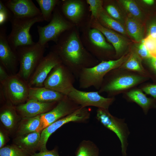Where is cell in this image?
Here are the masks:
<instances>
[{
	"label": "cell",
	"instance_id": "obj_36",
	"mask_svg": "<svg viewBox=\"0 0 156 156\" xmlns=\"http://www.w3.org/2000/svg\"><path fill=\"white\" fill-rule=\"evenodd\" d=\"M31 156H60L58 152V148L55 147L53 149L49 150L47 149L36 153Z\"/></svg>",
	"mask_w": 156,
	"mask_h": 156
},
{
	"label": "cell",
	"instance_id": "obj_32",
	"mask_svg": "<svg viewBox=\"0 0 156 156\" xmlns=\"http://www.w3.org/2000/svg\"><path fill=\"white\" fill-rule=\"evenodd\" d=\"M0 156H31L19 147L12 144L7 145L0 148Z\"/></svg>",
	"mask_w": 156,
	"mask_h": 156
},
{
	"label": "cell",
	"instance_id": "obj_35",
	"mask_svg": "<svg viewBox=\"0 0 156 156\" xmlns=\"http://www.w3.org/2000/svg\"><path fill=\"white\" fill-rule=\"evenodd\" d=\"M135 44L133 49L143 60L152 56L142 41Z\"/></svg>",
	"mask_w": 156,
	"mask_h": 156
},
{
	"label": "cell",
	"instance_id": "obj_30",
	"mask_svg": "<svg viewBox=\"0 0 156 156\" xmlns=\"http://www.w3.org/2000/svg\"><path fill=\"white\" fill-rule=\"evenodd\" d=\"M118 2L121 5L129 15L140 21L142 17L141 11L135 2L132 0H120Z\"/></svg>",
	"mask_w": 156,
	"mask_h": 156
},
{
	"label": "cell",
	"instance_id": "obj_24",
	"mask_svg": "<svg viewBox=\"0 0 156 156\" xmlns=\"http://www.w3.org/2000/svg\"><path fill=\"white\" fill-rule=\"evenodd\" d=\"M40 115L34 117L21 118L14 133L15 137L36 131L40 132Z\"/></svg>",
	"mask_w": 156,
	"mask_h": 156
},
{
	"label": "cell",
	"instance_id": "obj_18",
	"mask_svg": "<svg viewBox=\"0 0 156 156\" xmlns=\"http://www.w3.org/2000/svg\"><path fill=\"white\" fill-rule=\"evenodd\" d=\"M4 3L16 18H29L42 16L40 10L31 0H9Z\"/></svg>",
	"mask_w": 156,
	"mask_h": 156
},
{
	"label": "cell",
	"instance_id": "obj_23",
	"mask_svg": "<svg viewBox=\"0 0 156 156\" xmlns=\"http://www.w3.org/2000/svg\"><path fill=\"white\" fill-rule=\"evenodd\" d=\"M126 94L129 100L140 106L145 114L149 109L155 108L156 106L155 99L147 97L141 89H132L126 92Z\"/></svg>",
	"mask_w": 156,
	"mask_h": 156
},
{
	"label": "cell",
	"instance_id": "obj_21",
	"mask_svg": "<svg viewBox=\"0 0 156 156\" xmlns=\"http://www.w3.org/2000/svg\"><path fill=\"white\" fill-rule=\"evenodd\" d=\"M41 133L36 131L15 136L12 140L13 144L18 146L31 155L39 151Z\"/></svg>",
	"mask_w": 156,
	"mask_h": 156
},
{
	"label": "cell",
	"instance_id": "obj_1",
	"mask_svg": "<svg viewBox=\"0 0 156 156\" xmlns=\"http://www.w3.org/2000/svg\"><path fill=\"white\" fill-rule=\"evenodd\" d=\"M50 51L58 55L77 79L83 69L93 67L100 62L85 48L79 30L75 26L64 32L51 46Z\"/></svg>",
	"mask_w": 156,
	"mask_h": 156
},
{
	"label": "cell",
	"instance_id": "obj_5",
	"mask_svg": "<svg viewBox=\"0 0 156 156\" xmlns=\"http://www.w3.org/2000/svg\"><path fill=\"white\" fill-rule=\"evenodd\" d=\"M48 46L41 45L37 42L16 49L19 66L17 74L27 82L44 57Z\"/></svg>",
	"mask_w": 156,
	"mask_h": 156
},
{
	"label": "cell",
	"instance_id": "obj_37",
	"mask_svg": "<svg viewBox=\"0 0 156 156\" xmlns=\"http://www.w3.org/2000/svg\"><path fill=\"white\" fill-rule=\"evenodd\" d=\"M142 90L145 93L149 95L156 99V84L146 86L142 88Z\"/></svg>",
	"mask_w": 156,
	"mask_h": 156
},
{
	"label": "cell",
	"instance_id": "obj_4",
	"mask_svg": "<svg viewBox=\"0 0 156 156\" xmlns=\"http://www.w3.org/2000/svg\"><path fill=\"white\" fill-rule=\"evenodd\" d=\"M82 42L86 50L99 61L112 60L114 48L99 30L90 27L83 28L80 31Z\"/></svg>",
	"mask_w": 156,
	"mask_h": 156
},
{
	"label": "cell",
	"instance_id": "obj_28",
	"mask_svg": "<svg viewBox=\"0 0 156 156\" xmlns=\"http://www.w3.org/2000/svg\"><path fill=\"white\" fill-rule=\"evenodd\" d=\"M99 149L97 145L90 140H84L79 143L75 156H99Z\"/></svg>",
	"mask_w": 156,
	"mask_h": 156
},
{
	"label": "cell",
	"instance_id": "obj_42",
	"mask_svg": "<svg viewBox=\"0 0 156 156\" xmlns=\"http://www.w3.org/2000/svg\"><path fill=\"white\" fill-rule=\"evenodd\" d=\"M142 1L144 3L148 5H153L155 2L153 0H143Z\"/></svg>",
	"mask_w": 156,
	"mask_h": 156
},
{
	"label": "cell",
	"instance_id": "obj_38",
	"mask_svg": "<svg viewBox=\"0 0 156 156\" xmlns=\"http://www.w3.org/2000/svg\"><path fill=\"white\" fill-rule=\"evenodd\" d=\"M147 36L156 39V21H152L148 24L147 28Z\"/></svg>",
	"mask_w": 156,
	"mask_h": 156
},
{
	"label": "cell",
	"instance_id": "obj_27",
	"mask_svg": "<svg viewBox=\"0 0 156 156\" xmlns=\"http://www.w3.org/2000/svg\"><path fill=\"white\" fill-rule=\"evenodd\" d=\"M97 20L103 27L124 35L127 34L124 25L111 17L104 8L99 15Z\"/></svg>",
	"mask_w": 156,
	"mask_h": 156
},
{
	"label": "cell",
	"instance_id": "obj_12",
	"mask_svg": "<svg viewBox=\"0 0 156 156\" xmlns=\"http://www.w3.org/2000/svg\"><path fill=\"white\" fill-rule=\"evenodd\" d=\"M90 110L87 107H80L72 113L62 118L44 129L41 133L39 151L47 149L46 144L51 135L63 125L71 122L85 123L89 120Z\"/></svg>",
	"mask_w": 156,
	"mask_h": 156
},
{
	"label": "cell",
	"instance_id": "obj_13",
	"mask_svg": "<svg viewBox=\"0 0 156 156\" xmlns=\"http://www.w3.org/2000/svg\"><path fill=\"white\" fill-rule=\"evenodd\" d=\"M67 96L82 107L93 106L98 108L108 109L115 100L114 97L103 96L98 91H84L75 87Z\"/></svg>",
	"mask_w": 156,
	"mask_h": 156
},
{
	"label": "cell",
	"instance_id": "obj_6",
	"mask_svg": "<svg viewBox=\"0 0 156 156\" xmlns=\"http://www.w3.org/2000/svg\"><path fill=\"white\" fill-rule=\"evenodd\" d=\"M57 6L65 18L80 31L90 26L91 13L86 0H60Z\"/></svg>",
	"mask_w": 156,
	"mask_h": 156
},
{
	"label": "cell",
	"instance_id": "obj_17",
	"mask_svg": "<svg viewBox=\"0 0 156 156\" xmlns=\"http://www.w3.org/2000/svg\"><path fill=\"white\" fill-rule=\"evenodd\" d=\"M90 26L98 29L103 34L106 40L114 47L116 57L122 56L125 54L129 44L127 38L117 32L103 27L97 19H90Z\"/></svg>",
	"mask_w": 156,
	"mask_h": 156
},
{
	"label": "cell",
	"instance_id": "obj_10",
	"mask_svg": "<svg viewBox=\"0 0 156 156\" xmlns=\"http://www.w3.org/2000/svg\"><path fill=\"white\" fill-rule=\"evenodd\" d=\"M0 83V90L6 101L16 106L28 99L29 87L28 83L17 74L10 75L6 80Z\"/></svg>",
	"mask_w": 156,
	"mask_h": 156
},
{
	"label": "cell",
	"instance_id": "obj_19",
	"mask_svg": "<svg viewBox=\"0 0 156 156\" xmlns=\"http://www.w3.org/2000/svg\"><path fill=\"white\" fill-rule=\"evenodd\" d=\"M58 102L44 103L28 99L24 103L16 106V109L21 118L32 117L49 111L56 105Z\"/></svg>",
	"mask_w": 156,
	"mask_h": 156
},
{
	"label": "cell",
	"instance_id": "obj_22",
	"mask_svg": "<svg viewBox=\"0 0 156 156\" xmlns=\"http://www.w3.org/2000/svg\"><path fill=\"white\" fill-rule=\"evenodd\" d=\"M65 96L44 87H29L28 99L44 103L58 102Z\"/></svg>",
	"mask_w": 156,
	"mask_h": 156
},
{
	"label": "cell",
	"instance_id": "obj_26",
	"mask_svg": "<svg viewBox=\"0 0 156 156\" xmlns=\"http://www.w3.org/2000/svg\"><path fill=\"white\" fill-rule=\"evenodd\" d=\"M142 60L133 48L130 52V55L128 59L118 68L135 72L146 76L147 73L142 65Z\"/></svg>",
	"mask_w": 156,
	"mask_h": 156
},
{
	"label": "cell",
	"instance_id": "obj_25",
	"mask_svg": "<svg viewBox=\"0 0 156 156\" xmlns=\"http://www.w3.org/2000/svg\"><path fill=\"white\" fill-rule=\"evenodd\" d=\"M125 25L127 34L132 39L138 42L143 39L144 28L141 21L128 15Z\"/></svg>",
	"mask_w": 156,
	"mask_h": 156
},
{
	"label": "cell",
	"instance_id": "obj_39",
	"mask_svg": "<svg viewBox=\"0 0 156 156\" xmlns=\"http://www.w3.org/2000/svg\"><path fill=\"white\" fill-rule=\"evenodd\" d=\"M9 135L3 128L0 127V148L5 146L8 141V135Z\"/></svg>",
	"mask_w": 156,
	"mask_h": 156
},
{
	"label": "cell",
	"instance_id": "obj_31",
	"mask_svg": "<svg viewBox=\"0 0 156 156\" xmlns=\"http://www.w3.org/2000/svg\"><path fill=\"white\" fill-rule=\"evenodd\" d=\"M103 7L112 18L124 25L125 20L118 7L111 1H103Z\"/></svg>",
	"mask_w": 156,
	"mask_h": 156
},
{
	"label": "cell",
	"instance_id": "obj_20",
	"mask_svg": "<svg viewBox=\"0 0 156 156\" xmlns=\"http://www.w3.org/2000/svg\"><path fill=\"white\" fill-rule=\"evenodd\" d=\"M21 118L18 113L16 106L6 101L0 109V120L3 128L10 135L14 134Z\"/></svg>",
	"mask_w": 156,
	"mask_h": 156
},
{
	"label": "cell",
	"instance_id": "obj_2",
	"mask_svg": "<svg viewBox=\"0 0 156 156\" xmlns=\"http://www.w3.org/2000/svg\"><path fill=\"white\" fill-rule=\"evenodd\" d=\"M130 54V52L117 59L102 61L93 67L83 69L78 79L79 88L93 87L99 90L107 74L112 70L120 68L128 59Z\"/></svg>",
	"mask_w": 156,
	"mask_h": 156
},
{
	"label": "cell",
	"instance_id": "obj_3",
	"mask_svg": "<svg viewBox=\"0 0 156 156\" xmlns=\"http://www.w3.org/2000/svg\"><path fill=\"white\" fill-rule=\"evenodd\" d=\"M146 76L128 71L119 73L118 68L111 70L105 77L99 94L105 92L109 97L130 89L143 82L147 79Z\"/></svg>",
	"mask_w": 156,
	"mask_h": 156
},
{
	"label": "cell",
	"instance_id": "obj_29",
	"mask_svg": "<svg viewBox=\"0 0 156 156\" xmlns=\"http://www.w3.org/2000/svg\"><path fill=\"white\" fill-rule=\"evenodd\" d=\"M38 4L44 21L49 22L53 10L58 4L59 0H36Z\"/></svg>",
	"mask_w": 156,
	"mask_h": 156
},
{
	"label": "cell",
	"instance_id": "obj_8",
	"mask_svg": "<svg viewBox=\"0 0 156 156\" xmlns=\"http://www.w3.org/2000/svg\"><path fill=\"white\" fill-rule=\"evenodd\" d=\"M75 26L65 18L57 5L49 23L44 26H37L39 36L38 42L42 45H48L50 41L55 43L64 32Z\"/></svg>",
	"mask_w": 156,
	"mask_h": 156
},
{
	"label": "cell",
	"instance_id": "obj_40",
	"mask_svg": "<svg viewBox=\"0 0 156 156\" xmlns=\"http://www.w3.org/2000/svg\"><path fill=\"white\" fill-rule=\"evenodd\" d=\"M144 60L156 75V57L151 56Z\"/></svg>",
	"mask_w": 156,
	"mask_h": 156
},
{
	"label": "cell",
	"instance_id": "obj_16",
	"mask_svg": "<svg viewBox=\"0 0 156 156\" xmlns=\"http://www.w3.org/2000/svg\"><path fill=\"white\" fill-rule=\"evenodd\" d=\"M62 62L53 52L50 51L42 58L27 82L29 87H44V82L52 69Z\"/></svg>",
	"mask_w": 156,
	"mask_h": 156
},
{
	"label": "cell",
	"instance_id": "obj_14",
	"mask_svg": "<svg viewBox=\"0 0 156 156\" xmlns=\"http://www.w3.org/2000/svg\"><path fill=\"white\" fill-rule=\"evenodd\" d=\"M7 28L0 27V64L10 75H15L19 70V63L16 51L10 45L8 40Z\"/></svg>",
	"mask_w": 156,
	"mask_h": 156
},
{
	"label": "cell",
	"instance_id": "obj_7",
	"mask_svg": "<svg viewBox=\"0 0 156 156\" xmlns=\"http://www.w3.org/2000/svg\"><path fill=\"white\" fill-rule=\"evenodd\" d=\"M44 21L42 16L29 18H17L13 16L10 21L11 31L8 36V42L11 47L16 50L19 47L35 43L30 33V29L35 23Z\"/></svg>",
	"mask_w": 156,
	"mask_h": 156
},
{
	"label": "cell",
	"instance_id": "obj_34",
	"mask_svg": "<svg viewBox=\"0 0 156 156\" xmlns=\"http://www.w3.org/2000/svg\"><path fill=\"white\" fill-rule=\"evenodd\" d=\"M13 16L10 11L2 1H0V26L4 25L8 21H10Z\"/></svg>",
	"mask_w": 156,
	"mask_h": 156
},
{
	"label": "cell",
	"instance_id": "obj_15",
	"mask_svg": "<svg viewBox=\"0 0 156 156\" xmlns=\"http://www.w3.org/2000/svg\"><path fill=\"white\" fill-rule=\"evenodd\" d=\"M81 106L65 95L51 110L40 115V131L59 119L75 112Z\"/></svg>",
	"mask_w": 156,
	"mask_h": 156
},
{
	"label": "cell",
	"instance_id": "obj_33",
	"mask_svg": "<svg viewBox=\"0 0 156 156\" xmlns=\"http://www.w3.org/2000/svg\"><path fill=\"white\" fill-rule=\"evenodd\" d=\"M91 13L90 19H97L100 13L103 9V0H86Z\"/></svg>",
	"mask_w": 156,
	"mask_h": 156
},
{
	"label": "cell",
	"instance_id": "obj_9",
	"mask_svg": "<svg viewBox=\"0 0 156 156\" xmlns=\"http://www.w3.org/2000/svg\"><path fill=\"white\" fill-rule=\"evenodd\" d=\"M76 78L71 71L62 63L55 66L45 81L44 87L68 96Z\"/></svg>",
	"mask_w": 156,
	"mask_h": 156
},
{
	"label": "cell",
	"instance_id": "obj_11",
	"mask_svg": "<svg viewBox=\"0 0 156 156\" xmlns=\"http://www.w3.org/2000/svg\"><path fill=\"white\" fill-rule=\"evenodd\" d=\"M96 118L105 127L116 134L121 142L122 154L125 156L130 133L125 119L114 116L108 109L101 108L96 110Z\"/></svg>",
	"mask_w": 156,
	"mask_h": 156
},
{
	"label": "cell",
	"instance_id": "obj_41",
	"mask_svg": "<svg viewBox=\"0 0 156 156\" xmlns=\"http://www.w3.org/2000/svg\"><path fill=\"white\" fill-rule=\"evenodd\" d=\"M9 76L10 75L4 67L0 64V83L6 80Z\"/></svg>",
	"mask_w": 156,
	"mask_h": 156
}]
</instances>
